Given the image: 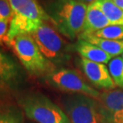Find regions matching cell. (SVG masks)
Segmentation results:
<instances>
[{
    "label": "cell",
    "instance_id": "4",
    "mask_svg": "<svg viewBox=\"0 0 123 123\" xmlns=\"http://www.w3.org/2000/svg\"><path fill=\"white\" fill-rule=\"evenodd\" d=\"M29 119L37 123H71L64 111L47 97L40 94L27 95L21 101Z\"/></svg>",
    "mask_w": 123,
    "mask_h": 123
},
{
    "label": "cell",
    "instance_id": "22",
    "mask_svg": "<svg viewBox=\"0 0 123 123\" xmlns=\"http://www.w3.org/2000/svg\"><path fill=\"white\" fill-rule=\"evenodd\" d=\"M75 1L81 2V3H84V4L89 5V4H91V3H93V2L95 1V0H75Z\"/></svg>",
    "mask_w": 123,
    "mask_h": 123
},
{
    "label": "cell",
    "instance_id": "3",
    "mask_svg": "<svg viewBox=\"0 0 123 123\" xmlns=\"http://www.w3.org/2000/svg\"><path fill=\"white\" fill-rule=\"evenodd\" d=\"M31 35L44 57L56 67L66 64L71 60L72 46L47 22L41 25Z\"/></svg>",
    "mask_w": 123,
    "mask_h": 123
},
{
    "label": "cell",
    "instance_id": "14",
    "mask_svg": "<svg viewBox=\"0 0 123 123\" xmlns=\"http://www.w3.org/2000/svg\"><path fill=\"white\" fill-rule=\"evenodd\" d=\"M112 25H123V10L112 0H95Z\"/></svg>",
    "mask_w": 123,
    "mask_h": 123
},
{
    "label": "cell",
    "instance_id": "17",
    "mask_svg": "<svg viewBox=\"0 0 123 123\" xmlns=\"http://www.w3.org/2000/svg\"><path fill=\"white\" fill-rule=\"evenodd\" d=\"M0 123H22V114L14 107H0Z\"/></svg>",
    "mask_w": 123,
    "mask_h": 123
},
{
    "label": "cell",
    "instance_id": "19",
    "mask_svg": "<svg viewBox=\"0 0 123 123\" xmlns=\"http://www.w3.org/2000/svg\"><path fill=\"white\" fill-rule=\"evenodd\" d=\"M14 13L8 0H0V20L11 21Z\"/></svg>",
    "mask_w": 123,
    "mask_h": 123
},
{
    "label": "cell",
    "instance_id": "12",
    "mask_svg": "<svg viewBox=\"0 0 123 123\" xmlns=\"http://www.w3.org/2000/svg\"><path fill=\"white\" fill-rule=\"evenodd\" d=\"M73 48L82 58L92 62L106 64L114 58L98 46L82 39H78L77 42L75 44Z\"/></svg>",
    "mask_w": 123,
    "mask_h": 123
},
{
    "label": "cell",
    "instance_id": "11",
    "mask_svg": "<svg viewBox=\"0 0 123 123\" xmlns=\"http://www.w3.org/2000/svg\"><path fill=\"white\" fill-rule=\"evenodd\" d=\"M109 25H112L103 10L95 2L87 6L84 26L80 35H91ZM79 36V37H80Z\"/></svg>",
    "mask_w": 123,
    "mask_h": 123
},
{
    "label": "cell",
    "instance_id": "20",
    "mask_svg": "<svg viewBox=\"0 0 123 123\" xmlns=\"http://www.w3.org/2000/svg\"><path fill=\"white\" fill-rule=\"evenodd\" d=\"M10 90L0 84V107L4 106V102L7 98Z\"/></svg>",
    "mask_w": 123,
    "mask_h": 123
},
{
    "label": "cell",
    "instance_id": "10",
    "mask_svg": "<svg viewBox=\"0 0 123 123\" xmlns=\"http://www.w3.org/2000/svg\"><path fill=\"white\" fill-rule=\"evenodd\" d=\"M22 80V72L11 56L0 49V84L9 90L15 88Z\"/></svg>",
    "mask_w": 123,
    "mask_h": 123
},
{
    "label": "cell",
    "instance_id": "24",
    "mask_svg": "<svg viewBox=\"0 0 123 123\" xmlns=\"http://www.w3.org/2000/svg\"><path fill=\"white\" fill-rule=\"evenodd\" d=\"M122 59H123V54L122 55Z\"/></svg>",
    "mask_w": 123,
    "mask_h": 123
},
{
    "label": "cell",
    "instance_id": "21",
    "mask_svg": "<svg viewBox=\"0 0 123 123\" xmlns=\"http://www.w3.org/2000/svg\"><path fill=\"white\" fill-rule=\"evenodd\" d=\"M117 6L120 7L123 10V0H112Z\"/></svg>",
    "mask_w": 123,
    "mask_h": 123
},
{
    "label": "cell",
    "instance_id": "6",
    "mask_svg": "<svg viewBox=\"0 0 123 123\" xmlns=\"http://www.w3.org/2000/svg\"><path fill=\"white\" fill-rule=\"evenodd\" d=\"M44 79L49 84L66 93L80 94L95 99L100 95L96 89L89 85L75 70L56 69L44 76Z\"/></svg>",
    "mask_w": 123,
    "mask_h": 123
},
{
    "label": "cell",
    "instance_id": "2",
    "mask_svg": "<svg viewBox=\"0 0 123 123\" xmlns=\"http://www.w3.org/2000/svg\"><path fill=\"white\" fill-rule=\"evenodd\" d=\"M7 46L31 75L46 76L57 69L53 64L44 57L31 34H21L15 37Z\"/></svg>",
    "mask_w": 123,
    "mask_h": 123
},
{
    "label": "cell",
    "instance_id": "7",
    "mask_svg": "<svg viewBox=\"0 0 123 123\" xmlns=\"http://www.w3.org/2000/svg\"><path fill=\"white\" fill-rule=\"evenodd\" d=\"M95 100L103 121L106 123H123V90L105 91Z\"/></svg>",
    "mask_w": 123,
    "mask_h": 123
},
{
    "label": "cell",
    "instance_id": "5",
    "mask_svg": "<svg viewBox=\"0 0 123 123\" xmlns=\"http://www.w3.org/2000/svg\"><path fill=\"white\" fill-rule=\"evenodd\" d=\"M61 105L71 123H101L95 98L80 94H70L62 97Z\"/></svg>",
    "mask_w": 123,
    "mask_h": 123
},
{
    "label": "cell",
    "instance_id": "1",
    "mask_svg": "<svg viewBox=\"0 0 123 123\" xmlns=\"http://www.w3.org/2000/svg\"><path fill=\"white\" fill-rule=\"evenodd\" d=\"M87 6L75 0H50L45 10L55 29L72 41L83 32Z\"/></svg>",
    "mask_w": 123,
    "mask_h": 123
},
{
    "label": "cell",
    "instance_id": "13",
    "mask_svg": "<svg viewBox=\"0 0 123 123\" xmlns=\"http://www.w3.org/2000/svg\"><path fill=\"white\" fill-rule=\"evenodd\" d=\"M78 39H82L89 43L95 44L113 57L118 56L119 55L123 54V41L108 40V39L97 37L92 34L81 35Z\"/></svg>",
    "mask_w": 123,
    "mask_h": 123
},
{
    "label": "cell",
    "instance_id": "16",
    "mask_svg": "<svg viewBox=\"0 0 123 123\" xmlns=\"http://www.w3.org/2000/svg\"><path fill=\"white\" fill-rule=\"evenodd\" d=\"M92 35L108 40L123 41V25H109Z\"/></svg>",
    "mask_w": 123,
    "mask_h": 123
},
{
    "label": "cell",
    "instance_id": "15",
    "mask_svg": "<svg viewBox=\"0 0 123 123\" xmlns=\"http://www.w3.org/2000/svg\"><path fill=\"white\" fill-rule=\"evenodd\" d=\"M110 74L117 87L123 89V59L122 56L114 57L108 63Z\"/></svg>",
    "mask_w": 123,
    "mask_h": 123
},
{
    "label": "cell",
    "instance_id": "8",
    "mask_svg": "<svg viewBox=\"0 0 123 123\" xmlns=\"http://www.w3.org/2000/svg\"><path fill=\"white\" fill-rule=\"evenodd\" d=\"M80 67L83 74L94 87L101 90H114L115 85L107 66L104 64L90 61L84 58H80Z\"/></svg>",
    "mask_w": 123,
    "mask_h": 123
},
{
    "label": "cell",
    "instance_id": "23",
    "mask_svg": "<svg viewBox=\"0 0 123 123\" xmlns=\"http://www.w3.org/2000/svg\"><path fill=\"white\" fill-rule=\"evenodd\" d=\"M101 123H106L104 121H103V120H102V118H101Z\"/></svg>",
    "mask_w": 123,
    "mask_h": 123
},
{
    "label": "cell",
    "instance_id": "9",
    "mask_svg": "<svg viewBox=\"0 0 123 123\" xmlns=\"http://www.w3.org/2000/svg\"><path fill=\"white\" fill-rule=\"evenodd\" d=\"M8 2L15 16L40 23H52L51 18L37 0H8Z\"/></svg>",
    "mask_w": 123,
    "mask_h": 123
},
{
    "label": "cell",
    "instance_id": "18",
    "mask_svg": "<svg viewBox=\"0 0 123 123\" xmlns=\"http://www.w3.org/2000/svg\"><path fill=\"white\" fill-rule=\"evenodd\" d=\"M10 20H0V46L8 45Z\"/></svg>",
    "mask_w": 123,
    "mask_h": 123
}]
</instances>
